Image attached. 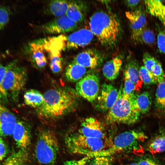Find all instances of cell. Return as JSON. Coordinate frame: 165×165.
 <instances>
[{"label": "cell", "mask_w": 165, "mask_h": 165, "mask_svg": "<svg viewBox=\"0 0 165 165\" xmlns=\"http://www.w3.org/2000/svg\"><path fill=\"white\" fill-rule=\"evenodd\" d=\"M43 95V102L36 112L39 117L46 120H54L72 112L79 105V96L69 87L51 89Z\"/></svg>", "instance_id": "obj_1"}, {"label": "cell", "mask_w": 165, "mask_h": 165, "mask_svg": "<svg viewBox=\"0 0 165 165\" xmlns=\"http://www.w3.org/2000/svg\"><path fill=\"white\" fill-rule=\"evenodd\" d=\"M90 29L101 43L111 47L116 43L119 37L121 26L116 15L109 11H97L90 17Z\"/></svg>", "instance_id": "obj_2"}, {"label": "cell", "mask_w": 165, "mask_h": 165, "mask_svg": "<svg viewBox=\"0 0 165 165\" xmlns=\"http://www.w3.org/2000/svg\"><path fill=\"white\" fill-rule=\"evenodd\" d=\"M122 89L121 86L116 101L106 115L105 120L108 124L131 125L136 122L139 118L140 114L132 100L124 96Z\"/></svg>", "instance_id": "obj_3"}, {"label": "cell", "mask_w": 165, "mask_h": 165, "mask_svg": "<svg viewBox=\"0 0 165 165\" xmlns=\"http://www.w3.org/2000/svg\"><path fill=\"white\" fill-rule=\"evenodd\" d=\"M59 149L57 138L53 131L42 129L39 132L35 149V157L39 163L46 165L54 164Z\"/></svg>", "instance_id": "obj_4"}, {"label": "cell", "mask_w": 165, "mask_h": 165, "mask_svg": "<svg viewBox=\"0 0 165 165\" xmlns=\"http://www.w3.org/2000/svg\"><path fill=\"white\" fill-rule=\"evenodd\" d=\"M65 141L71 153L85 156L90 157L107 148L104 139L86 137L78 132L67 134Z\"/></svg>", "instance_id": "obj_5"}, {"label": "cell", "mask_w": 165, "mask_h": 165, "mask_svg": "<svg viewBox=\"0 0 165 165\" xmlns=\"http://www.w3.org/2000/svg\"><path fill=\"white\" fill-rule=\"evenodd\" d=\"M147 138L144 133L140 131L130 130L120 133L114 139L107 148L95 153L90 157L112 156L117 153L128 150L138 142Z\"/></svg>", "instance_id": "obj_6"}, {"label": "cell", "mask_w": 165, "mask_h": 165, "mask_svg": "<svg viewBox=\"0 0 165 165\" xmlns=\"http://www.w3.org/2000/svg\"><path fill=\"white\" fill-rule=\"evenodd\" d=\"M28 75L26 69L17 63L6 72L4 78L3 87L8 97L16 99L26 83Z\"/></svg>", "instance_id": "obj_7"}, {"label": "cell", "mask_w": 165, "mask_h": 165, "mask_svg": "<svg viewBox=\"0 0 165 165\" xmlns=\"http://www.w3.org/2000/svg\"><path fill=\"white\" fill-rule=\"evenodd\" d=\"M75 88L79 96L93 102L96 101L100 90L99 77L94 73L86 75L76 82Z\"/></svg>", "instance_id": "obj_8"}, {"label": "cell", "mask_w": 165, "mask_h": 165, "mask_svg": "<svg viewBox=\"0 0 165 165\" xmlns=\"http://www.w3.org/2000/svg\"><path fill=\"white\" fill-rule=\"evenodd\" d=\"M78 26L65 15L38 26L37 29L38 32L43 34H59L74 31Z\"/></svg>", "instance_id": "obj_9"}, {"label": "cell", "mask_w": 165, "mask_h": 165, "mask_svg": "<svg viewBox=\"0 0 165 165\" xmlns=\"http://www.w3.org/2000/svg\"><path fill=\"white\" fill-rule=\"evenodd\" d=\"M118 93L117 90L113 85L103 84L96 100L95 108L101 112L108 111L116 101Z\"/></svg>", "instance_id": "obj_10"}, {"label": "cell", "mask_w": 165, "mask_h": 165, "mask_svg": "<svg viewBox=\"0 0 165 165\" xmlns=\"http://www.w3.org/2000/svg\"><path fill=\"white\" fill-rule=\"evenodd\" d=\"M94 36L90 28H83L75 31L66 37L64 48L75 50L85 47L91 42Z\"/></svg>", "instance_id": "obj_11"}, {"label": "cell", "mask_w": 165, "mask_h": 165, "mask_svg": "<svg viewBox=\"0 0 165 165\" xmlns=\"http://www.w3.org/2000/svg\"><path fill=\"white\" fill-rule=\"evenodd\" d=\"M125 16L129 21L132 39L138 42L140 35L146 28V20L145 13L140 9L125 12Z\"/></svg>", "instance_id": "obj_12"}, {"label": "cell", "mask_w": 165, "mask_h": 165, "mask_svg": "<svg viewBox=\"0 0 165 165\" xmlns=\"http://www.w3.org/2000/svg\"><path fill=\"white\" fill-rule=\"evenodd\" d=\"M85 136L105 139L106 132L104 126L99 120L93 117L86 118L82 123L78 132Z\"/></svg>", "instance_id": "obj_13"}, {"label": "cell", "mask_w": 165, "mask_h": 165, "mask_svg": "<svg viewBox=\"0 0 165 165\" xmlns=\"http://www.w3.org/2000/svg\"><path fill=\"white\" fill-rule=\"evenodd\" d=\"M45 51L42 39L36 40L31 42L23 50L27 55L29 54L33 64L38 68H44L47 63L44 51Z\"/></svg>", "instance_id": "obj_14"}, {"label": "cell", "mask_w": 165, "mask_h": 165, "mask_svg": "<svg viewBox=\"0 0 165 165\" xmlns=\"http://www.w3.org/2000/svg\"><path fill=\"white\" fill-rule=\"evenodd\" d=\"M103 58L99 51L89 48L77 54L73 61L86 68L94 69L102 62Z\"/></svg>", "instance_id": "obj_15"}, {"label": "cell", "mask_w": 165, "mask_h": 165, "mask_svg": "<svg viewBox=\"0 0 165 165\" xmlns=\"http://www.w3.org/2000/svg\"><path fill=\"white\" fill-rule=\"evenodd\" d=\"M18 147L21 150H26L31 143V135L29 129L25 123L17 121L12 134Z\"/></svg>", "instance_id": "obj_16"}, {"label": "cell", "mask_w": 165, "mask_h": 165, "mask_svg": "<svg viewBox=\"0 0 165 165\" xmlns=\"http://www.w3.org/2000/svg\"><path fill=\"white\" fill-rule=\"evenodd\" d=\"M143 66L151 73L158 83L165 80V74L159 61L147 52L143 55Z\"/></svg>", "instance_id": "obj_17"}, {"label": "cell", "mask_w": 165, "mask_h": 165, "mask_svg": "<svg viewBox=\"0 0 165 165\" xmlns=\"http://www.w3.org/2000/svg\"><path fill=\"white\" fill-rule=\"evenodd\" d=\"M86 7L84 3L81 1H69L66 15L78 25L85 20Z\"/></svg>", "instance_id": "obj_18"}, {"label": "cell", "mask_w": 165, "mask_h": 165, "mask_svg": "<svg viewBox=\"0 0 165 165\" xmlns=\"http://www.w3.org/2000/svg\"><path fill=\"white\" fill-rule=\"evenodd\" d=\"M146 11L165 26V0L144 1Z\"/></svg>", "instance_id": "obj_19"}, {"label": "cell", "mask_w": 165, "mask_h": 165, "mask_svg": "<svg viewBox=\"0 0 165 165\" xmlns=\"http://www.w3.org/2000/svg\"><path fill=\"white\" fill-rule=\"evenodd\" d=\"M124 75L135 85L137 91L140 90L143 82L140 76L138 64L135 60L131 59L127 63Z\"/></svg>", "instance_id": "obj_20"}, {"label": "cell", "mask_w": 165, "mask_h": 165, "mask_svg": "<svg viewBox=\"0 0 165 165\" xmlns=\"http://www.w3.org/2000/svg\"><path fill=\"white\" fill-rule=\"evenodd\" d=\"M122 63V59L119 57H114L107 61L102 68L104 76L109 80L115 79L119 74Z\"/></svg>", "instance_id": "obj_21"}, {"label": "cell", "mask_w": 165, "mask_h": 165, "mask_svg": "<svg viewBox=\"0 0 165 165\" xmlns=\"http://www.w3.org/2000/svg\"><path fill=\"white\" fill-rule=\"evenodd\" d=\"M69 1L52 0L45 8L44 13L46 14L56 17L65 15L68 8Z\"/></svg>", "instance_id": "obj_22"}, {"label": "cell", "mask_w": 165, "mask_h": 165, "mask_svg": "<svg viewBox=\"0 0 165 165\" xmlns=\"http://www.w3.org/2000/svg\"><path fill=\"white\" fill-rule=\"evenodd\" d=\"M86 68L73 61L67 66L65 75L67 80L71 82H77L86 75Z\"/></svg>", "instance_id": "obj_23"}, {"label": "cell", "mask_w": 165, "mask_h": 165, "mask_svg": "<svg viewBox=\"0 0 165 165\" xmlns=\"http://www.w3.org/2000/svg\"><path fill=\"white\" fill-rule=\"evenodd\" d=\"M138 111L141 114L148 112L151 107L152 100L151 97L148 91H144L131 99Z\"/></svg>", "instance_id": "obj_24"}, {"label": "cell", "mask_w": 165, "mask_h": 165, "mask_svg": "<svg viewBox=\"0 0 165 165\" xmlns=\"http://www.w3.org/2000/svg\"><path fill=\"white\" fill-rule=\"evenodd\" d=\"M2 165H30L28 153L20 149L10 156Z\"/></svg>", "instance_id": "obj_25"}, {"label": "cell", "mask_w": 165, "mask_h": 165, "mask_svg": "<svg viewBox=\"0 0 165 165\" xmlns=\"http://www.w3.org/2000/svg\"><path fill=\"white\" fill-rule=\"evenodd\" d=\"M24 97L26 105L36 108L41 106L44 101L43 95L39 91L34 89H30L27 91Z\"/></svg>", "instance_id": "obj_26"}, {"label": "cell", "mask_w": 165, "mask_h": 165, "mask_svg": "<svg viewBox=\"0 0 165 165\" xmlns=\"http://www.w3.org/2000/svg\"><path fill=\"white\" fill-rule=\"evenodd\" d=\"M148 149L152 154L165 152V130L160 132L150 141Z\"/></svg>", "instance_id": "obj_27"}, {"label": "cell", "mask_w": 165, "mask_h": 165, "mask_svg": "<svg viewBox=\"0 0 165 165\" xmlns=\"http://www.w3.org/2000/svg\"><path fill=\"white\" fill-rule=\"evenodd\" d=\"M61 50L60 49H54L49 52L50 68L54 73H59L62 69V61L61 55Z\"/></svg>", "instance_id": "obj_28"}, {"label": "cell", "mask_w": 165, "mask_h": 165, "mask_svg": "<svg viewBox=\"0 0 165 165\" xmlns=\"http://www.w3.org/2000/svg\"><path fill=\"white\" fill-rule=\"evenodd\" d=\"M17 60H13L5 65L0 64V100L2 102H6L8 97L3 87L5 76L7 72L17 63Z\"/></svg>", "instance_id": "obj_29"}, {"label": "cell", "mask_w": 165, "mask_h": 165, "mask_svg": "<svg viewBox=\"0 0 165 165\" xmlns=\"http://www.w3.org/2000/svg\"><path fill=\"white\" fill-rule=\"evenodd\" d=\"M155 96L157 107L161 109H165V80L158 83Z\"/></svg>", "instance_id": "obj_30"}, {"label": "cell", "mask_w": 165, "mask_h": 165, "mask_svg": "<svg viewBox=\"0 0 165 165\" xmlns=\"http://www.w3.org/2000/svg\"><path fill=\"white\" fill-rule=\"evenodd\" d=\"M114 161L112 156H99L91 157L85 165H112Z\"/></svg>", "instance_id": "obj_31"}, {"label": "cell", "mask_w": 165, "mask_h": 165, "mask_svg": "<svg viewBox=\"0 0 165 165\" xmlns=\"http://www.w3.org/2000/svg\"><path fill=\"white\" fill-rule=\"evenodd\" d=\"M0 100V120L5 123H16L15 116L2 104Z\"/></svg>", "instance_id": "obj_32"}, {"label": "cell", "mask_w": 165, "mask_h": 165, "mask_svg": "<svg viewBox=\"0 0 165 165\" xmlns=\"http://www.w3.org/2000/svg\"><path fill=\"white\" fill-rule=\"evenodd\" d=\"M137 91L135 85L128 79L125 77L124 87L122 88V93L125 97L132 99L134 98L136 94L134 92Z\"/></svg>", "instance_id": "obj_33"}, {"label": "cell", "mask_w": 165, "mask_h": 165, "mask_svg": "<svg viewBox=\"0 0 165 165\" xmlns=\"http://www.w3.org/2000/svg\"><path fill=\"white\" fill-rule=\"evenodd\" d=\"M155 36L151 30L145 28L142 31L139 37L138 42L152 45L155 42Z\"/></svg>", "instance_id": "obj_34"}, {"label": "cell", "mask_w": 165, "mask_h": 165, "mask_svg": "<svg viewBox=\"0 0 165 165\" xmlns=\"http://www.w3.org/2000/svg\"><path fill=\"white\" fill-rule=\"evenodd\" d=\"M139 72L142 82L146 85H151L157 82L151 73L143 66L139 68Z\"/></svg>", "instance_id": "obj_35"}, {"label": "cell", "mask_w": 165, "mask_h": 165, "mask_svg": "<svg viewBox=\"0 0 165 165\" xmlns=\"http://www.w3.org/2000/svg\"><path fill=\"white\" fill-rule=\"evenodd\" d=\"M11 12L6 6H0V32L4 29L9 20Z\"/></svg>", "instance_id": "obj_36"}, {"label": "cell", "mask_w": 165, "mask_h": 165, "mask_svg": "<svg viewBox=\"0 0 165 165\" xmlns=\"http://www.w3.org/2000/svg\"><path fill=\"white\" fill-rule=\"evenodd\" d=\"M15 123H5L0 120V135L8 136L12 134Z\"/></svg>", "instance_id": "obj_37"}, {"label": "cell", "mask_w": 165, "mask_h": 165, "mask_svg": "<svg viewBox=\"0 0 165 165\" xmlns=\"http://www.w3.org/2000/svg\"><path fill=\"white\" fill-rule=\"evenodd\" d=\"M157 45L159 52L165 54V29L159 31L157 35Z\"/></svg>", "instance_id": "obj_38"}, {"label": "cell", "mask_w": 165, "mask_h": 165, "mask_svg": "<svg viewBox=\"0 0 165 165\" xmlns=\"http://www.w3.org/2000/svg\"><path fill=\"white\" fill-rule=\"evenodd\" d=\"M90 157L86 156L79 160H67L64 163L63 165H85L88 160Z\"/></svg>", "instance_id": "obj_39"}, {"label": "cell", "mask_w": 165, "mask_h": 165, "mask_svg": "<svg viewBox=\"0 0 165 165\" xmlns=\"http://www.w3.org/2000/svg\"><path fill=\"white\" fill-rule=\"evenodd\" d=\"M137 163L139 165H161L155 160L148 158L141 159Z\"/></svg>", "instance_id": "obj_40"}, {"label": "cell", "mask_w": 165, "mask_h": 165, "mask_svg": "<svg viewBox=\"0 0 165 165\" xmlns=\"http://www.w3.org/2000/svg\"><path fill=\"white\" fill-rule=\"evenodd\" d=\"M7 149L5 144L2 140L0 139V162L6 156L7 153Z\"/></svg>", "instance_id": "obj_41"}, {"label": "cell", "mask_w": 165, "mask_h": 165, "mask_svg": "<svg viewBox=\"0 0 165 165\" xmlns=\"http://www.w3.org/2000/svg\"><path fill=\"white\" fill-rule=\"evenodd\" d=\"M140 1V0H126L125 1V3L128 7L133 9L135 7Z\"/></svg>", "instance_id": "obj_42"}, {"label": "cell", "mask_w": 165, "mask_h": 165, "mask_svg": "<svg viewBox=\"0 0 165 165\" xmlns=\"http://www.w3.org/2000/svg\"><path fill=\"white\" fill-rule=\"evenodd\" d=\"M126 165H139L137 163H131Z\"/></svg>", "instance_id": "obj_43"}, {"label": "cell", "mask_w": 165, "mask_h": 165, "mask_svg": "<svg viewBox=\"0 0 165 165\" xmlns=\"http://www.w3.org/2000/svg\"><path fill=\"white\" fill-rule=\"evenodd\" d=\"M2 56L0 54V59H1V58Z\"/></svg>", "instance_id": "obj_44"}, {"label": "cell", "mask_w": 165, "mask_h": 165, "mask_svg": "<svg viewBox=\"0 0 165 165\" xmlns=\"http://www.w3.org/2000/svg\"><path fill=\"white\" fill-rule=\"evenodd\" d=\"M1 139V138L0 137V139Z\"/></svg>", "instance_id": "obj_45"}]
</instances>
